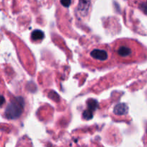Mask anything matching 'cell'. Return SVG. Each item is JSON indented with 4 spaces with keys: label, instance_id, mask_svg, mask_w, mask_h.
Segmentation results:
<instances>
[{
    "label": "cell",
    "instance_id": "cell-1",
    "mask_svg": "<svg viewBox=\"0 0 147 147\" xmlns=\"http://www.w3.org/2000/svg\"><path fill=\"white\" fill-rule=\"evenodd\" d=\"M113 59L121 63L139 61L147 57V50L132 39H118L110 46Z\"/></svg>",
    "mask_w": 147,
    "mask_h": 147
},
{
    "label": "cell",
    "instance_id": "cell-2",
    "mask_svg": "<svg viewBox=\"0 0 147 147\" xmlns=\"http://www.w3.org/2000/svg\"><path fill=\"white\" fill-rule=\"evenodd\" d=\"M86 63L97 67L107 66L113 60L110 46L99 45L93 47L86 53Z\"/></svg>",
    "mask_w": 147,
    "mask_h": 147
},
{
    "label": "cell",
    "instance_id": "cell-3",
    "mask_svg": "<svg viewBox=\"0 0 147 147\" xmlns=\"http://www.w3.org/2000/svg\"><path fill=\"white\" fill-rule=\"evenodd\" d=\"M15 147H32V144L28 137L23 136L22 138H20Z\"/></svg>",
    "mask_w": 147,
    "mask_h": 147
},
{
    "label": "cell",
    "instance_id": "cell-4",
    "mask_svg": "<svg viewBox=\"0 0 147 147\" xmlns=\"http://www.w3.org/2000/svg\"><path fill=\"white\" fill-rule=\"evenodd\" d=\"M44 38V34L41 30H34L31 34V38L33 40H42Z\"/></svg>",
    "mask_w": 147,
    "mask_h": 147
},
{
    "label": "cell",
    "instance_id": "cell-5",
    "mask_svg": "<svg viewBox=\"0 0 147 147\" xmlns=\"http://www.w3.org/2000/svg\"><path fill=\"white\" fill-rule=\"evenodd\" d=\"M61 2L64 7H69L71 4V0H61Z\"/></svg>",
    "mask_w": 147,
    "mask_h": 147
},
{
    "label": "cell",
    "instance_id": "cell-6",
    "mask_svg": "<svg viewBox=\"0 0 147 147\" xmlns=\"http://www.w3.org/2000/svg\"><path fill=\"white\" fill-rule=\"evenodd\" d=\"M146 5H147V0H146Z\"/></svg>",
    "mask_w": 147,
    "mask_h": 147
}]
</instances>
